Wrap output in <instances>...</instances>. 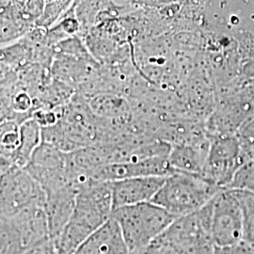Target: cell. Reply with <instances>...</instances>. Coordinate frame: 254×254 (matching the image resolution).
I'll use <instances>...</instances> for the list:
<instances>
[{"mask_svg": "<svg viewBox=\"0 0 254 254\" xmlns=\"http://www.w3.org/2000/svg\"><path fill=\"white\" fill-rule=\"evenodd\" d=\"M111 182L89 179L78 185L73 216L55 238L60 254H74L113 212Z\"/></svg>", "mask_w": 254, "mask_h": 254, "instance_id": "obj_1", "label": "cell"}, {"mask_svg": "<svg viewBox=\"0 0 254 254\" xmlns=\"http://www.w3.org/2000/svg\"><path fill=\"white\" fill-rule=\"evenodd\" d=\"M221 190L202 176L174 172L166 177L151 202L179 218L200 211Z\"/></svg>", "mask_w": 254, "mask_h": 254, "instance_id": "obj_2", "label": "cell"}, {"mask_svg": "<svg viewBox=\"0 0 254 254\" xmlns=\"http://www.w3.org/2000/svg\"><path fill=\"white\" fill-rule=\"evenodd\" d=\"M111 218L117 221L132 253L150 245L177 219L151 201L114 209Z\"/></svg>", "mask_w": 254, "mask_h": 254, "instance_id": "obj_3", "label": "cell"}, {"mask_svg": "<svg viewBox=\"0 0 254 254\" xmlns=\"http://www.w3.org/2000/svg\"><path fill=\"white\" fill-rule=\"evenodd\" d=\"M209 234L215 248H228L244 241V214L234 190L222 189L209 202Z\"/></svg>", "mask_w": 254, "mask_h": 254, "instance_id": "obj_4", "label": "cell"}, {"mask_svg": "<svg viewBox=\"0 0 254 254\" xmlns=\"http://www.w3.org/2000/svg\"><path fill=\"white\" fill-rule=\"evenodd\" d=\"M46 192L26 169L1 173V218H10L34 204L46 203Z\"/></svg>", "mask_w": 254, "mask_h": 254, "instance_id": "obj_5", "label": "cell"}, {"mask_svg": "<svg viewBox=\"0 0 254 254\" xmlns=\"http://www.w3.org/2000/svg\"><path fill=\"white\" fill-rule=\"evenodd\" d=\"M210 148L203 178L226 189L243 164L241 145L236 135L209 136Z\"/></svg>", "mask_w": 254, "mask_h": 254, "instance_id": "obj_6", "label": "cell"}, {"mask_svg": "<svg viewBox=\"0 0 254 254\" xmlns=\"http://www.w3.org/2000/svg\"><path fill=\"white\" fill-rule=\"evenodd\" d=\"M165 180L166 177L143 176L111 181L113 208L152 201Z\"/></svg>", "mask_w": 254, "mask_h": 254, "instance_id": "obj_7", "label": "cell"}, {"mask_svg": "<svg viewBox=\"0 0 254 254\" xmlns=\"http://www.w3.org/2000/svg\"><path fill=\"white\" fill-rule=\"evenodd\" d=\"M78 185H69L46 193V218L50 237L55 239L73 216Z\"/></svg>", "mask_w": 254, "mask_h": 254, "instance_id": "obj_8", "label": "cell"}, {"mask_svg": "<svg viewBox=\"0 0 254 254\" xmlns=\"http://www.w3.org/2000/svg\"><path fill=\"white\" fill-rule=\"evenodd\" d=\"M74 254H132L114 218L96 230Z\"/></svg>", "mask_w": 254, "mask_h": 254, "instance_id": "obj_9", "label": "cell"}, {"mask_svg": "<svg viewBox=\"0 0 254 254\" xmlns=\"http://www.w3.org/2000/svg\"><path fill=\"white\" fill-rule=\"evenodd\" d=\"M210 142L208 136L196 142L173 146L169 161L173 171L203 177Z\"/></svg>", "mask_w": 254, "mask_h": 254, "instance_id": "obj_10", "label": "cell"}, {"mask_svg": "<svg viewBox=\"0 0 254 254\" xmlns=\"http://www.w3.org/2000/svg\"><path fill=\"white\" fill-rule=\"evenodd\" d=\"M43 142V130L34 119H28L20 127V142L11 159L13 168L25 169L37 148Z\"/></svg>", "mask_w": 254, "mask_h": 254, "instance_id": "obj_11", "label": "cell"}, {"mask_svg": "<svg viewBox=\"0 0 254 254\" xmlns=\"http://www.w3.org/2000/svg\"><path fill=\"white\" fill-rule=\"evenodd\" d=\"M244 214V241L254 248V194L247 191L235 190Z\"/></svg>", "mask_w": 254, "mask_h": 254, "instance_id": "obj_12", "label": "cell"}, {"mask_svg": "<svg viewBox=\"0 0 254 254\" xmlns=\"http://www.w3.org/2000/svg\"><path fill=\"white\" fill-rule=\"evenodd\" d=\"M226 189L254 194V157L246 160L241 165Z\"/></svg>", "mask_w": 254, "mask_h": 254, "instance_id": "obj_13", "label": "cell"}, {"mask_svg": "<svg viewBox=\"0 0 254 254\" xmlns=\"http://www.w3.org/2000/svg\"><path fill=\"white\" fill-rule=\"evenodd\" d=\"M24 254H60L55 240L48 237L29 248Z\"/></svg>", "mask_w": 254, "mask_h": 254, "instance_id": "obj_14", "label": "cell"}, {"mask_svg": "<svg viewBox=\"0 0 254 254\" xmlns=\"http://www.w3.org/2000/svg\"><path fill=\"white\" fill-rule=\"evenodd\" d=\"M215 254H254V248L245 241L228 248H215Z\"/></svg>", "mask_w": 254, "mask_h": 254, "instance_id": "obj_15", "label": "cell"}]
</instances>
